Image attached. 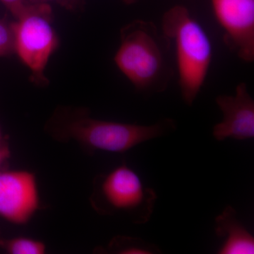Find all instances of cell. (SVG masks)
<instances>
[{
  "label": "cell",
  "mask_w": 254,
  "mask_h": 254,
  "mask_svg": "<svg viewBox=\"0 0 254 254\" xmlns=\"http://www.w3.org/2000/svg\"><path fill=\"white\" fill-rule=\"evenodd\" d=\"M60 138L77 142L91 150L123 153L143 142L175 131V122L165 119L151 125L116 123L91 118L86 111L60 110L51 121Z\"/></svg>",
  "instance_id": "1"
},
{
  "label": "cell",
  "mask_w": 254,
  "mask_h": 254,
  "mask_svg": "<svg viewBox=\"0 0 254 254\" xmlns=\"http://www.w3.org/2000/svg\"><path fill=\"white\" fill-rule=\"evenodd\" d=\"M168 42L150 21L135 20L122 28L114 60L138 91L158 93L168 86L172 75L167 62Z\"/></svg>",
  "instance_id": "2"
},
{
  "label": "cell",
  "mask_w": 254,
  "mask_h": 254,
  "mask_svg": "<svg viewBox=\"0 0 254 254\" xmlns=\"http://www.w3.org/2000/svg\"><path fill=\"white\" fill-rule=\"evenodd\" d=\"M162 33L175 46L182 98L190 106L199 94L211 64V41L201 24L183 5L174 6L165 13Z\"/></svg>",
  "instance_id": "3"
},
{
  "label": "cell",
  "mask_w": 254,
  "mask_h": 254,
  "mask_svg": "<svg viewBox=\"0 0 254 254\" xmlns=\"http://www.w3.org/2000/svg\"><path fill=\"white\" fill-rule=\"evenodd\" d=\"M52 18L48 3L29 0L11 23L14 53L31 71L32 81L41 86L47 84L45 71L59 46Z\"/></svg>",
  "instance_id": "4"
},
{
  "label": "cell",
  "mask_w": 254,
  "mask_h": 254,
  "mask_svg": "<svg viewBox=\"0 0 254 254\" xmlns=\"http://www.w3.org/2000/svg\"><path fill=\"white\" fill-rule=\"evenodd\" d=\"M98 191L106 211L126 213L136 224L149 221L158 198L155 190L145 186L139 175L125 164L100 179Z\"/></svg>",
  "instance_id": "5"
},
{
  "label": "cell",
  "mask_w": 254,
  "mask_h": 254,
  "mask_svg": "<svg viewBox=\"0 0 254 254\" xmlns=\"http://www.w3.org/2000/svg\"><path fill=\"white\" fill-rule=\"evenodd\" d=\"M41 205L38 180L26 170L0 171V218L15 225L31 221Z\"/></svg>",
  "instance_id": "6"
},
{
  "label": "cell",
  "mask_w": 254,
  "mask_h": 254,
  "mask_svg": "<svg viewBox=\"0 0 254 254\" xmlns=\"http://www.w3.org/2000/svg\"><path fill=\"white\" fill-rule=\"evenodd\" d=\"M224 41L246 63L254 60V0H210Z\"/></svg>",
  "instance_id": "7"
},
{
  "label": "cell",
  "mask_w": 254,
  "mask_h": 254,
  "mask_svg": "<svg viewBox=\"0 0 254 254\" xmlns=\"http://www.w3.org/2000/svg\"><path fill=\"white\" fill-rule=\"evenodd\" d=\"M215 101L223 116L213 128L217 141L227 138L244 141L254 138V100L247 83H240L235 95H218Z\"/></svg>",
  "instance_id": "8"
},
{
  "label": "cell",
  "mask_w": 254,
  "mask_h": 254,
  "mask_svg": "<svg viewBox=\"0 0 254 254\" xmlns=\"http://www.w3.org/2000/svg\"><path fill=\"white\" fill-rule=\"evenodd\" d=\"M215 235L222 240L219 254H254V238L237 218L236 210L227 205L215 220Z\"/></svg>",
  "instance_id": "9"
},
{
  "label": "cell",
  "mask_w": 254,
  "mask_h": 254,
  "mask_svg": "<svg viewBox=\"0 0 254 254\" xmlns=\"http://www.w3.org/2000/svg\"><path fill=\"white\" fill-rule=\"evenodd\" d=\"M0 247L9 254H44V242L26 237H16L0 240Z\"/></svg>",
  "instance_id": "10"
},
{
  "label": "cell",
  "mask_w": 254,
  "mask_h": 254,
  "mask_svg": "<svg viewBox=\"0 0 254 254\" xmlns=\"http://www.w3.org/2000/svg\"><path fill=\"white\" fill-rule=\"evenodd\" d=\"M123 243H117L114 252L120 254H160V251L154 245L148 243L138 238H121Z\"/></svg>",
  "instance_id": "11"
},
{
  "label": "cell",
  "mask_w": 254,
  "mask_h": 254,
  "mask_svg": "<svg viewBox=\"0 0 254 254\" xmlns=\"http://www.w3.org/2000/svg\"><path fill=\"white\" fill-rule=\"evenodd\" d=\"M14 53L12 24L0 20V58Z\"/></svg>",
  "instance_id": "12"
},
{
  "label": "cell",
  "mask_w": 254,
  "mask_h": 254,
  "mask_svg": "<svg viewBox=\"0 0 254 254\" xmlns=\"http://www.w3.org/2000/svg\"><path fill=\"white\" fill-rule=\"evenodd\" d=\"M15 17L18 16L28 4L27 0H0Z\"/></svg>",
  "instance_id": "13"
},
{
  "label": "cell",
  "mask_w": 254,
  "mask_h": 254,
  "mask_svg": "<svg viewBox=\"0 0 254 254\" xmlns=\"http://www.w3.org/2000/svg\"><path fill=\"white\" fill-rule=\"evenodd\" d=\"M11 157V151L9 146L4 141L0 143V171L2 170L6 162Z\"/></svg>",
  "instance_id": "14"
},
{
  "label": "cell",
  "mask_w": 254,
  "mask_h": 254,
  "mask_svg": "<svg viewBox=\"0 0 254 254\" xmlns=\"http://www.w3.org/2000/svg\"><path fill=\"white\" fill-rule=\"evenodd\" d=\"M31 1L46 3H48V1H55V2L63 5L64 7L73 9H75L81 3V0H31Z\"/></svg>",
  "instance_id": "15"
},
{
  "label": "cell",
  "mask_w": 254,
  "mask_h": 254,
  "mask_svg": "<svg viewBox=\"0 0 254 254\" xmlns=\"http://www.w3.org/2000/svg\"><path fill=\"white\" fill-rule=\"evenodd\" d=\"M136 0H124V1L127 3V4H131V3L134 2Z\"/></svg>",
  "instance_id": "16"
},
{
  "label": "cell",
  "mask_w": 254,
  "mask_h": 254,
  "mask_svg": "<svg viewBox=\"0 0 254 254\" xmlns=\"http://www.w3.org/2000/svg\"><path fill=\"white\" fill-rule=\"evenodd\" d=\"M2 136H1V129H0V143H2Z\"/></svg>",
  "instance_id": "17"
}]
</instances>
